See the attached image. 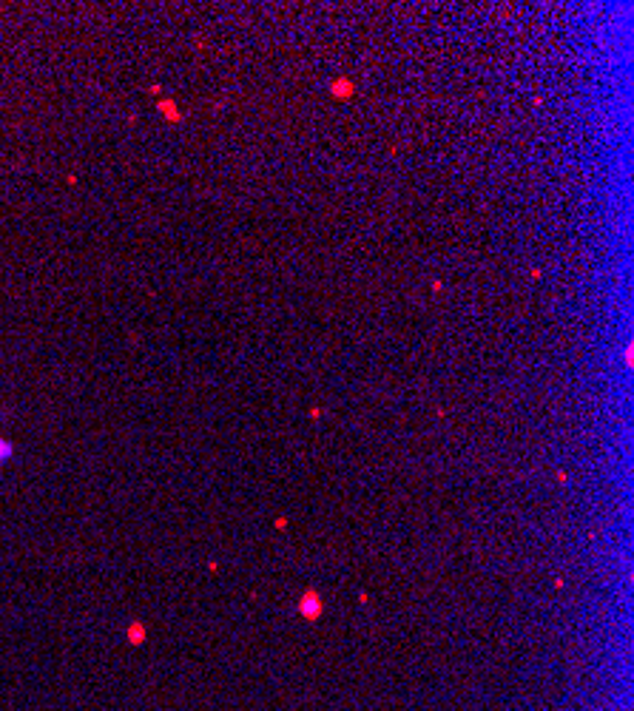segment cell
Instances as JSON below:
<instances>
[{
  "label": "cell",
  "mask_w": 634,
  "mask_h": 711,
  "mask_svg": "<svg viewBox=\"0 0 634 711\" xmlns=\"http://www.w3.org/2000/svg\"><path fill=\"white\" fill-rule=\"evenodd\" d=\"M330 91H333V97H339V100H350V97L356 94V86H353V80H347V77H336V80L330 83Z\"/></svg>",
  "instance_id": "obj_2"
},
{
  "label": "cell",
  "mask_w": 634,
  "mask_h": 711,
  "mask_svg": "<svg viewBox=\"0 0 634 711\" xmlns=\"http://www.w3.org/2000/svg\"><path fill=\"white\" fill-rule=\"evenodd\" d=\"M128 640H131L134 646L145 640V626H142L140 620H134V623H131V629H128Z\"/></svg>",
  "instance_id": "obj_4"
},
{
  "label": "cell",
  "mask_w": 634,
  "mask_h": 711,
  "mask_svg": "<svg viewBox=\"0 0 634 711\" xmlns=\"http://www.w3.org/2000/svg\"><path fill=\"white\" fill-rule=\"evenodd\" d=\"M299 615L307 620V623H313V620H319L322 618V612H325V604H322V594L316 592V589H307L302 597H299Z\"/></svg>",
  "instance_id": "obj_1"
},
{
  "label": "cell",
  "mask_w": 634,
  "mask_h": 711,
  "mask_svg": "<svg viewBox=\"0 0 634 711\" xmlns=\"http://www.w3.org/2000/svg\"><path fill=\"white\" fill-rule=\"evenodd\" d=\"M12 456H15V444L0 435V467H6V464L12 461Z\"/></svg>",
  "instance_id": "obj_3"
},
{
  "label": "cell",
  "mask_w": 634,
  "mask_h": 711,
  "mask_svg": "<svg viewBox=\"0 0 634 711\" xmlns=\"http://www.w3.org/2000/svg\"><path fill=\"white\" fill-rule=\"evenodd\" d=\"M160 112H163L171 123H177V120H180V112H177V105H174L171 100H160Z\"/></svg>",
  "instance_id": "obj_5"
}]
</instances>
